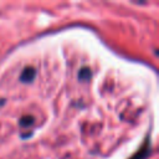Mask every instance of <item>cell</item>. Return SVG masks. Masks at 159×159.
<instances>
[{
  "label": "cell",
  "instance_id": "6da1fadb",
  "mask_svg": "<svg viewBox=\"0 0 159 159\" xmlns=\"http://www.w3.org/2000/svg\"><path fill=\"white\" fill-rule=\"evenodd\" d=\"M34 76H35V71H34L32 68H27V70L22 73V81H30Z\"/></svg>",
  "mask_w": 159,
  "mask_h": 159
}]
</instances>
